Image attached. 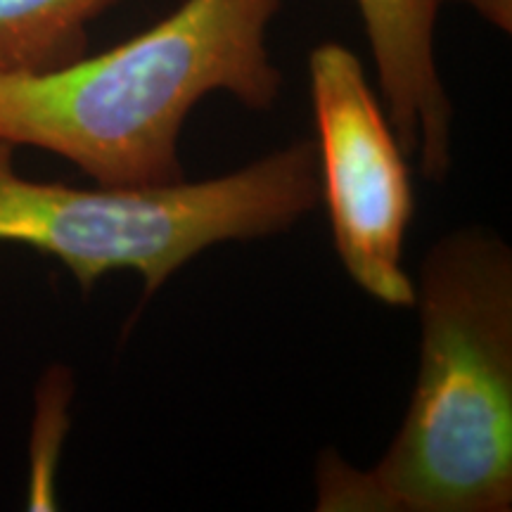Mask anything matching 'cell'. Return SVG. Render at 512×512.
I'll use <instances>...</instances> for the list:
<instances>
[{
	"label": "cell",
	"mask_w": 512,
	"mask_h": 512,
	"mask_svg": "<svg viewBox=\"0 0 512 512\" xmlns=\"http://www.w3.org/2000/svg\"><path fill=\"white\" fill-rule=\"evenodd\" d=\"M420 366L370 467L316 460L318 512L512 510V249L489 228L439 238L415 283Z\"/></svg>",
	"instance_id": "1"
},
{
	"label": "cell",
	"mask_w": 512,
	"mask_h": 512,
	"mask_svg": "<svg viewBox=\"0 0 512 512\" xmlns=\"http://www.w3.org/2000/svg\"><path fill=\"white\" fill-rule=\"evenodd\" d=\"M285 0H183L105 53L34 74H0V140L72 162L110 188L185 181L181 133L211 93L247 110L278 102L268 27Z\"/></svg>",
	"instance_id": "2"
},
{
	"label": "cell",
	"mask_w": 512,
	"mask_h": 512,
	"mask_svg": "<svg viewBox=\"0 0 512 512\" xmlns=\"http://www.w3.org/2000/svg\"><path fill=\"white\" fill-rule=\"evenodd\" d=\"M15 152L0 140V242L53 256L83 294L136 271L152 297L204 249L285 233L320 202L316 140L306 138L233 174L157 188L34 181Z\"/></svg>",
	"instance_id": "3"
},
{
	"label": "cell",
	"mask_w": 512,
	"mask_h": 512,
	"mask_svg": "<svg viewBox=\"0 0 512 512\" xmlns=\"http://www.w3.org/2000/svg\"><path fill=\"white\" fill-rule=\"evenodd\" d=\"M320 200L344 271L368 297L413 309L415 283L403 245L415 197L411 169L366 67L347 46L325 41L309 55Z\"/></svg>",
	"instance_id": "4"
},
{
	"label": "cell",
	"mask_w": 512,
	"mask_h": 512,
	"mask_svg": "<svg viewBox=\"0 0 512 512\" xmlns=\"http://www.w3.org/2000/svg\"><path fill=\"white\" fill-rule=\"evenodd\" d=\"M446 0H356L373 53L382 107L422 176L444 183L453 166V105L434 53Z\"/></svg>",
	"instance_id": "5"
},
{
	"label": "cell",
	"mask_w": 512,
	"mask_h": 512,
	"mask_svg": "<svg viewBox=\"0 0 512 512\" xmlns=\"http://www.w3.org/2000/svg\"><path fill=\"white\" fill-rule=\"evenodd\" d=\"M119 0H0V74H34L88 53V29Z\"/></svg>",
	"instance_id": "6"
},
{
	"label": "cell",
	"mask_w": 512,
	"mask_h": 512,
	"mask_svg": "<svg viewBox=\"0 0 512 512\" xmlns=\"http://www.w3.org/2000/svg\"><path fill=\"white\" fill-rule=\"evenodd\" d=\"M456 3H465L498 31L505 34L512 31V0H456Z\"/></svg>",
	"instance_id": "7"
}]
</instances>
